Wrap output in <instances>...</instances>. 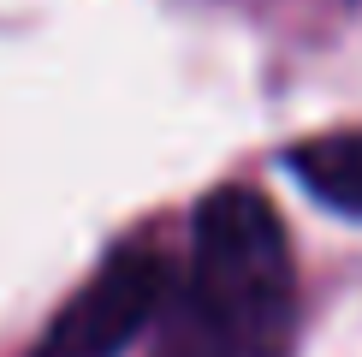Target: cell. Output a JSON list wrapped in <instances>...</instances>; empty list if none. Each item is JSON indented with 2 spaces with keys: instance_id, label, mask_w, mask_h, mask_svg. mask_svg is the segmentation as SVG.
Instances as JSON below:
<instances>
[{
  "instance_id": "cell-2",
  "label": "cell",
  "mask_w": 362,
  "mask_h": 357,
  "mask_svg": "<svg viewBox=\"0 0 362 357\" xmlns=\"http://www.w3.org/2000/svg\"><path fill=\"white\" fill-rule=\"evenodd\" d=\"M167 298H173L167 256H155L143 244L113 250L83 280V292L42 327V339L30 346V357H119L167 310Z\"/></svg>"
},
{
  "instance_id": "cell-1",
  "label": "cell",
  "mask_w": 362,
  "mask_h": 357,
  "mask_svg": "<svg viewBox=\"0 0 362 357\" xmlns=\"http://www.w3.org/2000/svg\"><path fill=\"white\" fill-rule=\"evenodd\" d=\"M185 298L220 327L238 357H291L297 346V268L279 208L250 185H220L190 220Z\"/></svg>"
},
{
  "instance_id": "cell-4",
  "label": "cell",
  "mask_w": 362,
  "mask_h": 357,
  "mask_svg": "<svg viewBox=\"0 0 362 357\" xmlns=\"http://www.w3.org/2000/svg\"><path fill=\"white\" fill-rule=\"evenodd\" d=\"M155 357H238L232 346L220 339V327L190 304V298H173L167 304V327H160V346Z\"/></svg>"
},
{
  "instance_id": "cell-3",
  "label": "cell",
  "mask_w": 362,
  "mask_h": 357,
  "mask_svg": "<svg viewBox=\"0 0 362 357\" xmlns=\"http://www.w3.org/2000/svg\"><path fill=\"white\" fill-rule=\"evenodd\" d=\"M285 167L303 178L309 197H321L339 215L362 220V131H327V137H309L285 155Z\"/></svg>"
}]
</instances>
